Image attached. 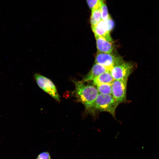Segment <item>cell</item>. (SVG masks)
Listing matches in <instances>:
<instances>
[{"instance_id": "6da1fadb", "label": "cell", "mask_w": 159, "mask_h": 159, "mask_svg": "<svg viewBox=\"0 0 159 159\" xmlns=\"http://www.w3.org/2000/svg\"><path fill=\"white\" fill-rule=\"evenodd\" d=\"M75 88L74 93L77 100L85 106L88 112L93 113L94 104L99 92L94 85L86 84L82 81L73 80Z\"/></svg>"}, {"instance_id": "7a4b0ae2", "label": "cell", "mask_w": 159, "mask_h": 159, "mask_svg": "<svg viewBox=\"0 0 159 159\" xmlns=\"http://www.w3.org/2000/svg\"><path fill=\"white\" fill-rule=\"evenodd\" d=\"M118 105L111 95L99 94L94 104V111L106 112L115 117V110Z\"/></svg>"}, {"instance_id": "3957f363", "label": "cell", "mask_w": 159, "mask_h": 159, "mask_svg": "<svg viewBox=\"0 0 159 159\" xmlns=\"http://www.w3.org/2000/svg\"><path fill=\"white\" fill-rule=\"evenodd\" d=\"M34 77L40 88L57 101H60V96L55 86L51 80L37 73L34 74Z\"/></svg>"}, {"instance_id": "277c9868", "label": "cell", "mask_w": 159, "mask_h": 159, "mask_svg": "<svg viewBox=\"0 0 159 159\" xmlns=\"http://www.w3.org/2000/svg\"><path fill=\"white\" fill-rule=\"evenodd\" d=\"M95 63L103 66L110 71L114 67L124 62L121 57L111 53L98 52L95 57Z\"/></svg>"}, {"instance_id": "5b68a950", "label": "cell", "mask_w": 159, "mask_h": 159, "mask_svg": "<svg viewBox=\"0 0 159 159\" xmlns=\"http://www.w3.org/2000/svg\"><path fill=\"white\" fill-rule=\"evenodd\" d=\"M135 66L133 62H124L113 67L110 72L114 80L128 79Z\"/></svg>"}, {"instance_id": "8992f818", "label": "cell", "mask_w": 159, "mask_h": 159, "mask_svg": "<svg viewBox=\"0 0 159 159\" xmlns=\"http://www.w3.org/2000/svg\"><path fill=\"white\" fill-rule=\"evenodd\" d=\"M127 80V79L114 80L112 83V95L118 104L126 100Z\"/></svg>"}, {"instance_id": "52a82bcc", "label": "cell", "mask_w": 159, "mask_h": 159, "mask_svg": "<svg viewBox=\"0 0 159 159\" xmlns=\"http://www.w3.org/2000/svg\"><path fill=\"white\" fill-rule=\"evenodd\" d=\"M91 28L95 35L101 37L110 42L112 41L110 34L112 29L106 20H102L97 25Z\"/></svg>"}, {"instance_id": "ba28073f", "label": "cell", "mask_w": 159, "mask_h": 159, "mask_svg": "<svg viewBox=\"0 0 159 159\" xmlns=\"http://www.w3.org/2000/svg\"><path fill=\"white\" fill-rule=\"evenodd\" d=\"M98 52L110 53L113 50L112 44L105 38L95 35Z\"/></svg>"}, {"instance_id": "9c48e42d", "label": "cell", "mask_w": 159, "mask_h": 159, "mask_svg": "<svg viewBox=\"0 0 159 159\" xmlns=\"http://www.w3.org/2000/svg\"><path fill=\"white\" fill-rule=\"evenodd\" d=\"M108 71L109 70L103 66L95 63L82 81L84 82L93 80L102 73Z\"/></svg>"}, {"instance_id": "30bf717a", "label": "cell", "mask_w": 159, "mask_h": 159, "mask_svg": "<svg viewBox=\"0 0 159 159\" xmlns=\"http://www.w3.org/2000/svg\"><path fill=\"white\" fill-rule=\"evenodd\" d=\"M114 80L112 77L110 71L105 72L93 80V84L95 86L103 84H112Z\"/></svg>"}, {"instance_id": "8fae6325", "label": "cell", "mask_w": 159, "mask_h": 159, "mask_svg": "<svg viewBox=\"0 0 159 159\" xmlns=\"http://www.w3.org/2000/svg\"><path fill=\"white\" fill-rule=\"evenodd\" d=\"M90 19L91 27L94 26L102 20L100 7L92 9Z\"/></svg>"}, {"instance_id": "7c38bea8", "label": "cell", "mask_w": 159, "mask_h": 159, "mask_svg": "<svg viewBox=\"0 0 159 159\" xmlns=\"http://www.w3.org/2000/svg\"><path fill=\"white\" fill-rule=\"evenodd\" d=\"M97 88L100 94L111 95L112 84H103L97 86Z\"/></svg>"}, {"instance_id": "4fadbf2b", "label": "cell", "mask_w": 159, "mask_h": 159, "mask_svg": "<svg viewBox=\"0 0 159 159\" xmlns=\"http://www.w3.org/2000/svg\"><path fill=\"white\" fill-rule=\"evenodd\" d=\"M100 9L102 15V20L104 21L107 20L110 16L108 13L105 0H104L102 3L100 7Z\"/></svg>"}, {"instance_id": "5bb4252c", "label": "cell", "mask_w": 159, "mask_h": 159, "mask_svg": "<svg viewBox=\"0 0 159 159\" xmlns=\"http://www.w3.org/2000/svg\"><path fill=\"white\" fill-rule=\"evenodd\" d=\"M104 0H86L87 4L90 8L92 9L99 8Z\"/></svg>"}, {"instance_id": "9a60e30c", "label": "cell", "mask_w": 159, "mask_h": 159, "mask_svg": "<svg viewBox=\"0 0 159 159\" xmlns=\"http://www.w3.org/2000/svg\"><path fill=\"white\" fill-rule=\"evenodd\" d=\"M36 159H51L50 155L48 152H44L40 153Z\"/></svg>"}]
</instances>
